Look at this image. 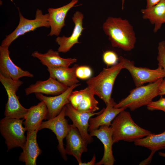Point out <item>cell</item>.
<instances>
[{"label":"cell","mask_w":165,"mask_h":165,"mask_svg":"<svg viewBox=\"0 0 165 165\" xmlns=\"http://www.w3.org/2000/svg\"><path fill=\"white\" fill-rule=\"evenodd\" d=\"M102 28L112 47L125 51L134 48L136 38L132 26L127 20L109 16L103 23Z\"/></svg>","instance_id":"1"},{"label":"cell","mask_w":165,"mask_h":165,"mask_svg":"<svg viewBox=\"0 0 165 165\" xmlns=\"http://www.w3.org/2000/svg\"><path fill=\"white\" fill-rule=\"evenodd\" d=\"M111 126L114 143L120 141L134 142L152 133L138 125L133 120L130 113L125 110L116 116Z\"/></svg>","instance_id":"2"},{"label":"cell","mask_w":165,"mask_h":165,"mask_svg":"<svg viewBox=\"0 0 165 165\" xmlns=\"http://www.w3.org/2000/svg\"><path fill=\"white\" fill-rule=\"evenodd\" d=\"M119 62L109 68H104L97 76L90 78L86 82L88 86L95 95L102 99L107 105L111 100V95L115 80L123 69V62Z\"/></svg>","instance_id":"3"},{"label":"cell","mask_w":165,"mask_h":165,"mask_svg":"<svg viewBox=\"0 0 165 165\" xmlns=\"http://www.w3.org/2000/svg\"><path fill=\"white\" fill-rule=\"evenodd\" d=\"M163 78L146 85L136 87L129 94L114 105L116 108H128L133 111L144 106H147L159 95L160 85Z\"/></svg>","instance_id":"4"},{"label":"cell","mask_w":165,"mask_h":165,"mask_svg":"<svg viewBox=\"0 0 165 165\" xmlns=\"http://www.w3.org/2000/svg\"><path fill=\"white\" fill-rule=\"evenodd\" d=\"M24 119L5 117L0 120V132L5 139L7 151L15 148L24 147L26 141V130L23 126Z\"/></svg>","instance_id":"5"},{"label":"cell","mask_w":165,"mask_h":165,"mask_svg":"<svg viewBox=\"0 0 165 165\" xmlns=\"http://www.w3.org/2000/svg\"><path fill=\"white\" fill-rule=\"evenodd\" d=\"M0 81L6 92L8 100L5 106V117L18 119H24L28 109L20 103L16 92L23 82L20 80L14 81L9 77L0 74Z\"/></svg>","instance_id":"6"},{"label":"cell","mask_w":165,"mask_h":165,"mask_svg":"<svg viewBox=\"0 0 165 165\" xmlns=\"http://www.w3.org/2000/svg\"><path fill=\"white\" fill-rule=\"evenodd\" d=\"M19 21L16 29L9 35H6L1 46L9 48L12 42L20 36L30 31H34L41 27L50 28L49 13L43 14L42 10L37 9L35 18L33 20L27 19L23 16L19 10Z\"/></svg>","instance_id":"7"},{"label":"cell","mask_w":165,"mask_h":165,"mask_svg":"<svg viewBox=\"0 0 165 165\" xmlns=\"http://www.w3.org/2000/svg\"><path fill=\"white\" fill-rule=\"evenodd\" d=\"M119 60L123 62V68L127 70L130 73L136 87L146 83L154 82L165 77V72L160 65L157 68L153 69L136 66L133 61L122 56L119 57Z\"/></svg>","instance_id":"8"},{"label":"cell","mask_w":165,"mask_h":165,"mask_svg":"<svg viewBox=\"0 0 165 165\" xmlns=\"http://www.w3.org/2000/svg\"><path fill=\"white\" fill-rule=\"evenodd\" d=\"M65 106L60 113L56 117L43 121L39 130L44 128L49 129L56 135L58 142V149L63 159L66 161L67 158L64 146L63 140L66 138L70 127L65 118Z\"/></svg>","instance_id":"9"},{"label":"cell","mask_w":165,"mask_h":165,"mask_svg":"<svg viewBox=\"0 0 165 165\" xmlns=\"http://www.w3.org/2000/svg\"><path fill=\"white\" fill-rule=\"evenodd\" d=\"M95 94L87 86L80 90L72 91L69 97V103L77 111L82 112H94L99 109L98 101Z\"/></svg>","instance_id":"10"},{"label":"cell","mask_w":165,"mask_h":165,"mask_svg":"<svg viewBox=\"0 0 165 165\" xmlns=\"http://www.w3.org/2000/svg\"><path fill=\"white\" fill-rule=\"evenodd\" d=\"M80 85L78 83L69 87L63 93L54 96H47L41 93L35 94L37 98L43 101L47 109V119L54 118L58 115L63 108L69 103V98L73 90Z\"/></svg>","instance_id":"11"},{"label":"cell","mask_w":165,"mask_h":165,"mask_svg":"<svg viewBox=\"0 0 165 165\" xmlns=\"http://www.w3.org/2000/svg\"><path fill=\"white\" fill-rule=\"evenodd\" d=\"M65 108L66 116L71 119L72 124L78 129L89 144L92 142L93 138L88 133L89 120L93 116L101 113L105 108L97 112H82L75 109L69 103L66 105Z\"/></svg>","instance_id":"12"},{"label":"cell","mask_w":165,"mask_h":165,"mask_svg":"<svg viewBox=\"0 0 165 165\" xmlns=\"http://www.w3.org/2000/svg\"><path fill=\"white\" fill-rule=\"evenodd\" d=\"M65 138L66 144L64 150L66 154L74 156L79 165L82 162V154L87 151L88 142L73 124H70V130Z\"/></svg>","instance_id":"13"},{"label":"cell","mask_w":165,"mask_h":165,"mask_svg":"<svg viewBox=\"0 0 165 165\" xmlns=\"http://www.w3.org/2000/svg\"><path fill=\"white\" fill-rule=\"evenodd\" d=\"M90 132L92 137H96L104 145L103 156L100 161L96 163V165H113L115 161L113 154L112 147L114 143L112 139V132L111 126H102L99 128Z\"/></svg>","instance_id":"14"},{"label":"cell","mask_w":165,"mask_h":165,"mask_svg":"<svg viewBox=\"0 0 165 165\" xmlns=\"http://www.w3.org/2000/svg\"><path fill=\"white\" fill-rule=\"evenodd\" d=\"M9 48L0 46V74L18 81L24 77L33 78L34 75L29 72L23 70L16 65L11 59Z\"/></svg>","instance_id":"15"},{"label":"cell","mask_w":165,"mask_h":165,"mask_svg":"<svg viewBox=\"0 0 165 165\" xmlns=\"http://www.w3.org/2000/svg\"><path fill=\"white\" fill-rule=\"evenodd\" d=\"M84 15L82 13L76 11L72 17V20L75 24L72 35L69 37L64 35L57 36L56 42L59 45L57 51L59 52L66 53L68 52L74 45L80 43L79 39L82 35L84 28L82 26Z\"/></svg>","instance_id":"16"},{"label":"cell","mask_w":165,"mask_h":165,"mask_svg":"<svg viewBox=\"0 0 165 165\" xmlns=\"http://www.w3.org/2000/svg\"><path fill=\"white\" fill-rule=\"evenodd\" d=\"M79 0H72L68 4L61 7L49 8L48 11L49 15V22L51 30L48 36H58L62 28L65 26V18L68 11L72 7L77 6Z\"/></svg>","instance_id":"17"},{"label":"cell","mask_w":165,"mask_h":165,"mask_svg":"<svg viewBox=\"0 0 165 165\" xmlns=\"http://www.w3.org/2000/svg\"><path fill=\"white\" fill-rule=\"evenodd\" d=\"M69 87L50 77L45 80H38L25 90L26 95L32 93H41L48 95H57L65 91Z\"/></svg>","instance_id":"18"},{"label":"cell","mask_w":165,"mask_h":165,"mask_svg":"<svg viewBox=\"0 0 165 165\" xmlns=\"http://www.w3.org/2000/svg\"><path fill=\"white\" fill-rule=\"evenodd\" d=\"M31 55L39 60L41 64L47 68H68L77 61L75 58H62L60 56L59 52L52 49H49L44 53L35 51L32 53Z\"/></svg>","instance_id":"19"},{"label":"cell","mask_w":165,"mask_h":165,"mask_svg":"<svg viewBox=\"0 0 165 165\" xmlns=\"http://www.w3.org/2000/svg\"><path fill=\"white\" fill-rule=\"evenodd\" d=\"M38 130L27 131L26 142L19 158V160L26 165H36L37 158L42 153L37 141Z\"/></svg>","instance_id":"20"},{"label":"cell","mask_w":165,"mask_h":165,"mask_svg":"<svg viewBox=\"0 0 165 165\" xmlns=\"http://www.w3.org/2000/svg\"><path fill=\"white\" fill-rule=\"evenodd\" d=\"M47 108L43 101H40L37 105L31 107L23 122L26 131L39 130L43 120L47 119Z\"/></svg>","instance_id":"21"},{"label":"cell","mask_w":165,"mask_h":165,"mask_svg":"<svg viewBox=\"0 0 165 165\" xmlns=\"http://www.w3.org/2000/svg\"><path fill=\"white\" fill-rule=\"evenodd\" d=\"M116 103L113 99L112 98L101 113L96 117H91L90 119L89 132L97 129L102 126L111 125L112 121L116 116L121 112L126 109L125 108L115 107Z\"/></svg>","instance_id":"22"},{"label":"cell","mask_w":165,"mask_h":165,"mask_svg":"<svg viewBox=\"0 0 165 165\" xmlns=\"http://www.w3.org/2000/svg\"><path fill=\"white\" fill-rule=\"evenodd\" d=\"M134 144L136 146L145 147L151 150V153L148 157L141 162L140 164H147L151 160L156 152L165 149V131L158 134L152 133L136 141Z\"/></svg>","instance_id":"23"},{"label":"cell","mask_w":165,"mask_h":165,"mask_svg":"<svg viewBox=\"0 0 165 165\" xmlns=\"http://www.w3.org/2000/svg\"><path fill=\"white\" fill-rule=\"evenodd\" d=\"M141 12L144 19L154 25L153 31L156 32L165 23V0H161L151 7L142 9Z\"/></svg>","instance_id":"24"},{"label":"cell","mask_w":165,"mask_h":165,"mask_svg":"<svg viewBox=\"0 0 165 165\" xmlns=\"http://www.w3.org/2000/svg\"><path fill=\"white\" fill-rule=\"evenodd\" d=\"M79 66L75 64L72 67L66 68H47L50 77H52L64 85L71 87L78 84L79 80L76 74V70Z\"/></svg>","instance_id":"25"},{"label":"cell","mask_w":165,"mask_h":165,"mask_svg":"<svg viewBox=\"0 0 165 165\" xmlns=\"http://www.w3.org/2000/svg\"><path fill=\"white\" fill-rule=\"evenodd\" d=\"M103 60L108 66H112L118 63L119 57L117 54L112 50H107L103 55Z\"/></svg>","instance_id":"26"},{"label":"cell","mask_w":165,"mask_h":165,"mask_svg":"<svg viewBox=\"0 0 165 165\" xmlns=\"http://www.w3.org/2000/svg\"><path fill=\"white\" fill-rule=\"evenodd\" d=\"M92 74L91 68L87 66H79L76 70V74L77 78L82 80L89 79Z\"/></svg>","instance_id":"27"},{"label":"cell","mask_w":165,"mask_h":165,"mask_svg":"<svg viewBox=\"0 0 165 165\" xmlns=\"http://www.w3.org/2000/svg\"><path fill=\"white\" fill-rule=\"evenodd\" d=\"M158 56L157 59L158 65L161 66L165 72V41L160 42L158 46Z\"/></svg>","instance_id":"28"},{"label":"cell","mask_w":165,"mask_h":165,"mask_svg":"<svg viewBox=\"0 0 165 165\" xmlns=\"http://www.w3.org/2000/svg\"><path fill=\"white\" fill-rule=\"evenodd\" d=\"M147 106L148 110H161L165 113V97L161 96L159 100L156 101H152Z\"/></svg>","instance_id":"29"},{"label":"cell","mask_w":165,"mask_h":165,"mask_svg":"<svg viewBox=\"0 0 165 165\" xmlns=\"http://www.w3.org/2000/svg\"><path fill=\"white\" fill-rule=\"evenodd\" d=\"M159 95L162 96L165 95V77L162 79L159 87Z\"/></svg>","instance_id":"30"},{"label":"cell","mask_w":165,"mask_h":165,"mask_svg":"<svg viewBox=\"0 0 165 165\" xmlns=\"http://www.w3.org/2000/svg\"><path fill=\"white\" fill-rule=\"evenodd\" d=\"M161 0H146V8L151 7L159 3Z\"/></svg>","instance_id":"31"},{"label":"cell","mask_w":165,"mask_h":165,"mask_svg":"<svg viewBox=\"0 0 165 165\" xmlns=\"http://www.w3.org/2000/svg\"><path fill=\"white\" fill-rule=\"evenodd\" d=\"M96 157L95 154H94L91 160L87 163L82 162L79 165H94L95 164Z\"/></svg>","instance_id":"32"},{"label":"cell","mask_w":165,"mask_h":165,"mask_svg":"<svg viewBox=\"0 0 165 165\" xmlns=\"http://www.w3.org/2000/svg\"><path fill=\"white\" fill-rule=\"evenodd\" d=\"M159 155L162 157H165V152H160L158 153Z\"/></svg>","instance_id":"33"},{"label":"cell","mask_w":165,"mask_h":165,"mask_svg":"<svg viewBox=\"0 0 165 165\" xmlns=\"http://www.w3.org/2000/svg\"><path fill=\"white\" fill-rule=\"evenodd\" d=\"M122 0V9L123 10L124 8V4L125 0Z\"/></svg>","instance_id":"34"},{"label":"cell","mask_w":165,"mask_h":165,"mask_svg":"<svg viewBox=\"0 0 165 165\" xmlns=\"http://www.w3.org/2000/svg\"><path fill=\"white\" fill-rule=\"evenodd\" d=\"M0 5H1L2 4V0H0Z\"/></svg>","instance_id":"35"}]
</instances>
